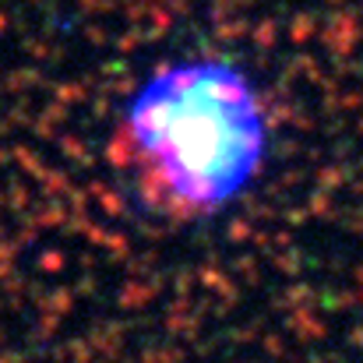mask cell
Here are the masks:
<instances>
[{
	"label": "cell",
	"mask_w": 363,
	"mask_h": 363,
	"mask_svg": "<svg viewBox=\"0 0 363 363\" xmlns=\"http://www.w3.org/2000/svg\"><path fill=\"white\" fill-rule=\"evenodd\" d=\"M138 145L166 198L198 208L240 191L261 152V123L226 74H184L138 106Z\"/></svg>",
	"instance_id": "1"
}]
</instances>
